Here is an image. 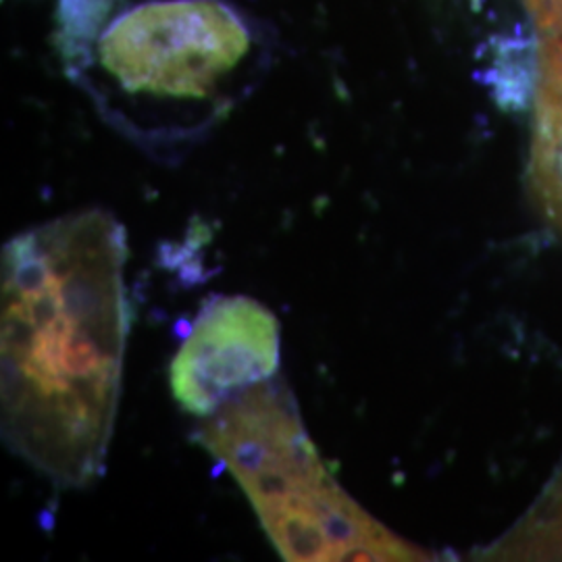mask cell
I'll return each instance as SVG.
<instances>
[{
  "mask_svg": "<svg viewBox=\"0 0 562 562\" xmlns=\"http://www.w3.org/2000/svg\"><path fill=\"white\" fill-rule=\"evenodd\" d=\"M125 262V229L101 209L2 248V438L57 487H88L106 467L132 319Z\"/></svg>",
  "mask_w": 562,
  "mask_h": 562,
  "instance_id": "1",
  "label": "cell"
},
{
  "mask_svg": "<svg viewBox=\"0 0 562 562\" xmlns=\"http://www.w3.org/2000/svg\"><path fill=\"white\" fill-rule=\"evenodd\" d=\"M196 442L238 482L281 559H429L375 521L334 480L280 380L259 383L223 404L199 427Z\"/></svg>",
  "mask_w": 562,
  "mask_h": 562,
  "instance_id": "2",
  "label": "cell"
},
{
  "mask_svg": "<svg viewBox=\"0 0 562 562\" xmlns=\"http://www.w3.org/2000/svg\"><path fill=\"white\" fill-rule=\"evenodd\" d=\"M252 32L222 0H155L113 21L97 63L134 111L176 117V136L209 127L227 109L225 86L250 57Z\"/></svg>",
  "mask_w": 562,
  "mask_h": 562,
  "instance_id": "3",
  "label": "cell"
},
{
  "mask_svg": "<svg viewBox=\"0 0 562 562\" xmlns=\"http://www.w3.org/2000/svg\"><path fill=\"white\" fill-rule=\"evenodd\" d=\"M281 329L278 317L248 296L206 302L169 367L176 402L206 419L241 392L278 375Z\"/></svg>",
  "mask_w": 562,
  "mask_h": 562,
  "instance_id": "4",
  "label": "cell"
},
{
  "mask_svg": "<svg viewBox=\"0 0 562 562\" xmlns=\"http://www.w3.org/2000/svg\"><path fill=\"white\" fill-rule=\"evenodd\" d=\"M529 178L546 217L562 232V90H540Z\"/></svg>",
  "mask_w": 562,
  "mask_h": 562,
  "instance_id": "5",
  "label": "cell"
},
{
  "mask_svg": "<svg viewBox=\"0 0 562 562\" xmlns=\"http://www.w3.org/2000/svg\"><path fill=\"white\" fill-rule=\"evenodd\" d=\"M496 554L506 559H562V473L543 503L501 543Z\"/></svg>",
  "mask_w": 562,
  "mask_h": 562,
  "instance_id": "6",
  "label": "cell"
},
{
  "mask_svg": "<svg viewBox=\"0 0 562 562\" xmlns=\"http://www.w3.org/2000/svg\"><path fill=\"white\" fill-rule=\"evenodd\" d=\"M115 0H59L57 44L69 69L81 71L90 60V48L109 20Z\"/></svg>",
  "mask_w": 562,
  "mask_h": 562,
  "instance_id": "7",
  "label": "cell"
}]
</instances>
